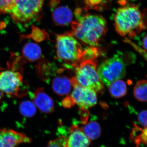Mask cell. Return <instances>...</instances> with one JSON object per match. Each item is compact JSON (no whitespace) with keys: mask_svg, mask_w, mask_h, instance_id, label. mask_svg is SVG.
Returning <instances> with one entry per match:
<instances>
[{"mask_svg":"<svg viewBox=\"0 0 147 147\" xmlns=\"http://www.w3.org/2000/svg\"><path fill=\"white\" fill-rule=\"evenodd\" d=\"M71 32L84 44L95 47L107 32V22L102 16L86 14L72 24Z\"/></svg>","mask_w":147,"mask_h":147,"instance_id":"6da1fadb","label":"cell"},{"mask_svg":"<svg viewBox=\"0 0 147 147\" xmlns=\"http://www.w3.org/2000/svg\"><path fill=\"white\" fill-rule=\"evenodd\" d=\"M144 13L134 5L119 8L114 17L116 30L122 36L134 37L146 28Z\"/></svg>","mask_w":147,"mask_h":147,"instance_id":"7a4b0ae2","label":"cell"},{"mask_svg":"<svg viewBox=\"0 0 147 147\" xmlns=\"http://www.w3.org/2000/svg\"><path fill=\"white\" fill-rule=\"evenodd\" d=\"M56 47L58 60L75 66L81 62L83 48L71 33L57 35Z\"/></svg>","mask_w":147,"mask_h":147,"instance_id":"3957f363","label":"cell"},{"mask_svg":"<svg viewBox=\"0 0 147 147\" xmlns=\"http://www.w3.org/2000/svg\"><path fill=\"white\" fill-rule=\"evenodd\" d=\"M96 66V59L82 61L76 66L74 78L81 86L101 93L104 90V86L98 76Z\"/></svg>","mask_w":147,"mask_h":147,"instance_id":"277c9868","label":"cell"},{"mask_svg":"<svg viewBox=\"0 0 147 147\" xmlns=\"http://www.w3.org/2000/svg\"><path fill=\"white\" fill-rule=\"evenodd\" d=\"M28 85L21 72L12 69L0 72V90L9 97H21L28 93Z\"/></svg>","mask_w":147,"mask_h":147,"instance_id":"5b68a950","label":"cell"},{"mask_svg":"<svg viewBox=\"0 0 147 147\" xmlns=\"http://www.w3.org/2000/svg\"><path fill=\"white\" fill-rule=\"evenodd\" d=\"M97 72L103 85L108 87L115 81L122 79L126 74V65L121 55L116 54L98 67Z\"/></svg>","mask_w":147,"mask_h":147,"instance_id":"8992f818","label":"cell"},{"mask_svg":"<svg viewBox=\"0 0 147 147\" xmlns=\"http://www.w3.org/2000/svg\"><path fill=\"white\" fill-rule=\"evenodd\" d=\"M44 2V0H14L9 13L16 23H28L38 16Z\"/></svg>","mask_w":147,"mask_h":147,"instance_id":"52a82bcc","label":"cell"},{"mask_svg":"<svg viewBox=\"0 0 147 147\" xmlns=\"http://www.w3.org/2000/svg\"><path fill=\"white\" fill-rule=\"evenodd\" d=\"M71 79L74 88L70 97L74 105L76 104L82 110H87L97 103V93L80 86L74 77Z\"/></svg>","mask_w":147,"mask_h":147,"instance_id":"ba28073f","label":"cell"},{"mask_svg":"<svg viewBox=\"0 0 147 147\" xmlns=\"http://www.w3.org/2000/svg\"><path fill=\"white\" fill-rule=\"evenodd\" d=\"M29 94L34 104L42 113L50 114L55 110L53 99L45 92L43 88H38Z\"/></svg>","mask_w":147,"mask_h":147,"instance_id":"9c48e42d","label":"cell"},{"mask_svg":"<svg viewBox=\"0 0 147 147\" xmlns=\"http://www.w3.org/2000/svg\"><path fill=\"white\" fill-rule=\"evenodd\" d=\"M26 141L24 133L0 128V147H16Z\"/></svg>","mask_w":147,"mask_h":147,"instance_id":"30bf717a","label":"cell"},{"mask_svg":"<svg viewBox=\"0 0 147 147\" xmlns=\"http://www.w3.org/2000/svg\"><path fill=\"white\" fill-rule=\"evenodd\" d=\"M90 144V140L84 134L81 127L76 125L70 127L67 147H88Z\"/></svg>","mask_w":147,"mask_h":147,"instance_id":"8fae6325","label":"cell"},{"mask_svg":"<svg viewBox=\"0 0 147 147\" xmlns=\"http://www.w3.org/2000/svg\"><path fill=\"white\" fill-rule=\"evenodd\" d=\"M72 86L71 79H69L65 75H57L52 81V87L53 91L60 96L68 94L71 91Z\"/></svg>","mask_w":147,"mask_h":147,"instance_id":"7c38bea8","label":"cell"},{"mask_svg":"<svg viewBox=\"0 0 147 147\" xmlns=\"http://www.w3.org/2000/svg\"><path fill=\"white\" fill-rule=\"evenodd\" d=\"M72 18V11L67 7H59L53 11V21L57 26H67L71 23Z\"/></svg>","mask_w":147,"mask_h":147,"instance_id":"4fadbf2b","label":"cell"},{"mask_svg":"<svg viewBox=\"0 0 147 147\" xmlns=\"http://www.w3.org/2000/svg\"><path fill=\"white\" fill-rule=\"evenodd\" d=\"M23 57L30 62H34L39 60L42 55V51L36 43L29 42L24 45L22 49Z\"/></svg>","mask_w":147,"mask_h":147,"instance_id":"5bb4252c","label":"cell"},{"mask_svg":"<svg viewBox=\"0 0 147 147\" xmlns=\"http://www.w3.org/2000/svg\"><path fill=\"white\" fill-rule=\"evenodd\" d=\"M82 131L90 140L98 139L101 134V128L99 124L95 121H90L81 127Z\"/></svg>","mask_w":147,"mask_h":147,"instance_id":"9a60e30c","label":"cell"},{"mask_svg":"<svg viewBox=\"0 0 147 147\" xmlns=\"http://www.w3.org/2000/svg\"><path fill=\"white\" fill-rule=\"evenodd\" d=\"M147 127L141 128L136 124H134L130 134L131 140L134 142L136 147L141 144H147Z\"/></svg>","mask_w":147,"mask_h":147,"instance_id":"2e32d148","label":"cell"},{"mask_svg":"<svg viewBox=\"0 0 147 147\" xmlns=\"http://www.w3.org/2000/svg\"><path fill=\"white\" fill-rule=\"evenodd\" d=\"M108 87L110 94L115 98L123 97L127 93L126 83L121 79L113 82Z\"/></svg>","mask_w":147,"mask_h":147,"instance_id":"e0dca14e","label":"cell"},{"mask_svg":"<svg viewBox=\"0 0 147 147\" xmlns=\"http://www.w3.org/2000/svg\"><path fill=\"white\" fill-rule=\"evenodd\" d=\"M134 96L141 102L147 101V81L140 80L136 83L133 90Z\"/></svg>","mask_w":147,"mask_h":147,"instance_id":"ac0fdd59","label":"cell"},{"mask_svg":"<svg viewBox=\"0 0 147 147\" xmlns=\"http://www.w3.org/2000/svg\"><path fill=\"white\" fill-rule=\"evenodd\" d=\"M20 113L22 115L27 118L32 117L36 113V107L33 102L25 100L20 102L19 105Z\"/></svg>","mask_w":147,"mask_h":147,"instance_id":"d6986e66","label":"cell"},{"mask_svg":"<svg viewBox=\"0 0 147 147\" xmlns=\"http://www.w3.org/2000/svg\"><path fill=\"white\" fill-rule=\"evenodd\" d=\"M67 138L61 136L48 142L47 147H67Z\"/></svg>","mask_w":147,"mask_h":147,"instance_id":"ffe728a7","label":"cell"},{"mask_svg":"<svg viewBox=\"0 0 147 147\" xmlns=\"http://www.w3.org/2000/svg\"><path fill=\"white\" fill-rule=\"evenodd\" d=\"M13 1L14 0H0V14L9 13Z\"/></svg>","mask_w":147,"mask_h":147,"instance_id":"44dd1931","label":"cell"},{"mask_svg":"<svg viewBox=\"0 0 147 147\" xmlns=\"http://www.w3.org/2000/svg\"><path fill=\"white\" fill-rule=\"evenodd\" d=\"M138 120L140 124L144 127H147L146 110H143L139 113L138 115Z\"/></svg>","mask_w":147,"mask_h":147,"instance_id":"7402d4cb","label":"cell"},{"mask_svg":"<svg viewBox=\"0 0 147 147\" xmlns=\"http://www.w3.org/2000/svg\"><path fill=\"white\" fill-rule=\"evenodd\" d=\"M62 105L64 108H70L74 105L70 96H67L63 100Z\"/></svg>","mask_w":147,"mask_h":147,"instance_id":"603a6c76","label":"cell"},{"mask_svg":"<svg viewBox=\"0 0 147 147\" xmlns=\"http://www.w3.org/2000/svg\"><path fill=\"white\" fill-rule=\"evenodd\" d=\"M88 1L90 5H95L98 4L101 1V0H88Z\"/></svg>","mask_w":147,"mask_h":147,"instance_id":"cb8c5ba5","label":"cell"},{"mask_svg":"<svg viewBox=\"0 0 147 147\" xmlns=\"http://www.w3.org/2000/svg\"><path fill=\"white\" fill-rule=\"evenodd\" d=\"M142 46L143 47V49L145 50H147V36H145L143 38L142 41Z\"/></svg>","mask_w":147,"mask_h":147,"instance_id":"d4e9b609","label":"cell"},{"mask_svg":"<svg viewBox=\"0 0 147 147\" xmlns=\"http://www.w3.org/2000/svg\"><path fill=\"white\" fill-rule=\"evenodd\" d=\"M3 97V92L1 91L0 90V105H1V101L2 100Z\"/></svg>","mask_w":147,"mask_h":147,"instance_id":"484cf974","label":"cell"},{"mask_svg":"<svg viewBox=\"0 0 147 147\" xmlns=\"http://www.w3.org/2000/svg\"><path fill=\"white\" fill-rule=\"evenodd\" d=\"M1 70V67H0V70Z\"/></svg>","mask_w":147,"mask_h":147,"instance_id":"4316f807","label":"cell"}]
</instances>
